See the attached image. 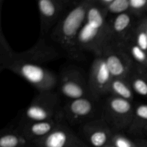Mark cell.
<instances>
[{"instance_id": "6da1fadb", "label": "cell", "mask_w": 147, "mask_h": 147, "mask_svg": "<svg viewBox=\"0 0 147 147\" xmlns=\"http://www.w3.org/2000/svg\"><path fill=\"white\" fill-rule=\"evenodd\" d=\"M107 11L95 2L89 9L86 22L79 32L77 48L100 56L106 46L110 42V28Z\"/></svg>"}, {"instance_id": "7a4b0ae2", "label": "cell", "mask_w": 147, "mask_h": 147, "mask_svg": "<svg viewBox=\"0 0 147 147\" xmlns=\"http://www.w3.org/2000/svg\"><path fill=\"white\" fill-rule=\"evenodd\" d=\"M95 0H84L75 4L53 29L51 37L68 54L78 53L77 39L83 27L89 9Z\"/></svg>"}, {"instance_id": "3957f363", "label": "cell", "mask_w": 147, "mask_h": 147, "mask_svg": "<svg viewBox=\"0 0 147 147\" xmlns=\"http://www.w3.org/2000/svg\"><path fill=\"white\" fill-rule=\"evenodd\" d=\"M59 54L43 37L34 46L22 53H16L7 41L3 32H0V69L3 70L11 62L21 61L42 65L58 58Z\"/></svg>"}, {"instance_id": "277c9868", "label": "cell", "mask_w": 147, "mask_h": 147, "mask_svg": "<svg viewBox=\"0 0 147 147\" xmlns=\"http://www.w3.org/2000/svg\"><path fill=\"white\" fill-rule=\"evenodd\" d=\"M4 70H9L25 80L39 92L53 90L57 84L55 74L42 65L27 62H11Z\"/></svg>"}, {"instance_id": "5b68a950", "label": "cell", "mask_w": 147, "mask_h": 147, "mask_svg": "<svg viewBox=\"0 0 147 147\" xmlns=\"http://www.w3.org/2000/svg\"><path fill=\"white\" fill-rule=\"evenodd\" d=\"M60 99L53 90L39 92L24 110V121H40L63 117L60 111Z\"/></svg>"}, {"instance_id": "8992f818", "label": "cell", "mask_w": 147, "mask_h": 147, "mask_svg": "<svg viewBox=\"0 0 147 147\" xmlns=\"http://www.w3.org/2000/svg\"><path fill=\"white\" fill-rule=\"evenodd\" d=\"M134 111L133 102L109 95L103 106V118L115 132L127 131Z\"/></svg>"}, {"instance_id": "52a82bcc", "label": "cell", "mask_w": 147, "mask_h": 147, "mask_svg": "<svg viewBox=\"0 0 147 147\" xmlns=\"http://www.w3.org/2000/svg\"><path fill=\"white\" fill-rule=\"evenodd\" d=\"M75 2L68 0H39L37 1L40 17V37L49 32L67 12Z\"/></svg>"}, {"instance_id": "ba28073f", "label": "cell", "mask_w": 147, "mask_h": 147, "mask_svg": "<svg viewBox=\"0 0 147 147\" xmlns=\"http://www.w3.org/2000/svg\"><path fill=\"white\" fill-rule=\"evenodd\" d=\"M100 56L106 61L113 78H127L135 68L122 44L109 42Z\"/></svg>"}, {"instance_id": "9c48e42d", "label": "cell", "mask_w": 147, "mask_h": 147, "mask_svg": "<svg viewBox=\"0 0 147 147\" xmlns=\"http://www.w3.org/2000/svg\"><path fill=\"white\" fill-rule=\"evenodd\" d=\"M98 100L90 96L69 100L62 109L63 118L72 125L86 123L94 116Z\"/></svg>"}, {"instance_id": "30bf717a", "label": "cell", "mask_w": 147, "mask_h": 147, "mask_svg": "<svg viewBox=\"0 0 147 147\" xmlns=\"http://www.w3.org/2000/svg\"><path fill=\"white\" fill-rule=\"evenodd\" d=\"M113 76L102 56H96L89 72L88 86L90 96L99 100L109 94V88Z\"/></svg>"}, {"instance_id": "8fae6325", "label": "cell", "mask_w": 147, "mask_h": 147, "mask_svg": "<svg viewBox=\"0 0 147 147\" xmlns=\"http://www.w3.org/2000/svg\"><path fill=\"white\" fill-rule=\"evenodd\" d=\"M59 88L61 94L69 100L90 96L88 80L76 68L69 67L63 71L59 80Z\"/></svg>"}, {"instance_id": "7c38bea8", "label": "cell", "mask_w": 147, "mask_h": 147, "mask_svg": "<svg viewBox=\"0 0 147 147\" xmlns=\"http://www.w3.org/2000/svg\"><path fill=\"white\" fill-rule=\"evenodd\" d=\"M33 144L39 147H90L63 121L48 136Z\"/></svg>"}, {"instance_id": "4fadbf2b", "label": "cell", "mask_w": 147, "mask_h": 147, "mask_svg": "<svg viewBox=\"0 0 147 147\" xmlns=\"http://www.w3.org/2000/svg\"><path fill=\"white\" fill-rule=\"evenodd\" d=\"M114 132L103 117L92 119L82 127L86 143L90 147H105L109 145Z\"/></svg>"}, {"instance_id": "5bb4252c", "label": "cell", "mask_w": 147, "mask_h": 147, "mask_svg": "<svg viewBox=\"0 0 147 147\" xmlns=\"http://www.w3.org/2000/svg\"><path fill=\"white\" fill-rule=\"evenodd\" d=\"M130 12L114 16L109 21L110 42L123 44L132 36L137 21Z\"/></svg>"}, {"instance_id": "9a60e30c", "label": "cell", "mask_w": 147, "mask_h": 147, "mask_svg": "<svg viewBox=\"0 0 147 147\" xmlns=\"http://www.w3.org/2000/svg\"><path fill=\"white\" fill-rule=\"evenodd\" d=\"M63 121V117H58L47 121L26 122L19 126L18 129L30 142L33 143L48 136Z\"/></svg>"}, {"instance_id": "2e32d148", "label": "cell", "mask_w": 147, "mask_h": 147, "mask_svg": "<svg viewBox=\"0 0 147 147\" xmlns=\"http://www.w3.org/2000/svg\"><path fill=\"white\" fill-rule=\"evenodd\" d=\"M147 126V104L138 103L134 105L132 121L126 131L133 136H139L145 132Z\"/></svg>"}, {"instance_id": "e0dca14e", "label": "cell", "mask_w": 147, "mask_h": 147, "mask_svg": "<svg viewBox=\"0 0 147 147\" xmlns=\"http://www.w3.org/2000/svg\"><path fill=\"white\" fill-rule=\"evenodd\" d=\"M125 51L134 65L135 68L147 70V53L131 39L122 44Z\"/></svg>"}, {"instance_id": "ac0fdd59", "label": "cell", "mask_w": 147, "mask_h": 147, "mask_svg": "<svg viewBox=\"0 0 147 147\" xmlns=\"http://www.w3.org/2000/svg\"><path fill=\"white\" fill-rule=\"evenodd\" d=\"M109 95L133 102L135 93L128 78H113L111 83Z\"/></svg>"}, {"instance_id": "d6986e66", "label": "cell", "mask_w": 147, "mask_h": 147, "mask_svg": "<svg viewBox=\"0 0 147 147\" xmlns=\"http://www.w3.org/2000/svg\"><path fill=\"white\" fill-rule=\"evenodd\" d=\"M127 78L134 93L147 98V70L134 68Z\"/></svg>"}, {"instance_id": "ffe728a7", "label": "cell", "mask_w": 147, "mask_h": 147, "mask_svg": "<svg viewBox=\"0 0 147 147\" xmlns=\"http://www.w3.org/2000/svg\"><path fill=\"white\" fill-rule=\"evenodd\" d=\"M29 142L19 129L6 131L0 136V147H27Z\"/></svg>"}, {"instance_id": "44dd1931", "label": "cell", "mask_w": 147, "mask_h": 147, "mask_svg": "<svg viewBox=\"0 0 147 147\" xmlns=\"http://www.w3.org/2000/svg\"><path fill=\"white\" fill-rule=\"evenodd\" d=\"M131 39L147 53V33L143 19L137 21Z\"/></svg>"}, {"instance_id": "7402d4cb", "label": "cell", "mask_w": 147, "mask_h": 147, "mask_svg": "<svg viewBox=\"0 0 147 147\" xmlns=\"http://www.w3.org/2000/svg\"><path fill=\"white\" fill-rule=\"evenodd\" d=\"M129 11L138 20L146 17L147 0H129Z\"/></svg>"}, {"instance_id": "603a6c76", "label": "cell", "mask_w": 147, "mask_h": 147, "mask_svg": "<svg viewBox=\"0 0 147 147\" xmlns=\"http://www.w3.org/2000/svg\"><path fill=\"white\" fill-rule=\"evenodd\" d=\"M110 144L115 147H139L134 140L128 137L122 131L114 132Z\"/></svg>"}, {"instance_id": "cb8c5ba5", "label": "cell", "mask_w": 147, "mask_h": 147, "mask_svg": "<svg viewBox=\"0 0 147 147\" xmlns=\"http://www.w3.org/2000/svg\"><path fill=\"white\" fill-rule=\"evenodd\" d=\"M108 14L116 16L129 12V0H112V2L106 9Z\"/></svg>"}, {"instance_id": "d4e9b609", "label": "cell", "mask_w": 147, "mask_h": 147, "mask_svg": "<svg viewBox=\"0 0 147 147\" xmlns=\"http://www.w3.org/2000/svg\"><path fill=\"white\" fill-rule=\"evenodd\" d=\"M134 141L139 147H147V139L136 138L134 139Z\"/></svg>"}, {"instance_id": "484cf974", "label": "cell", "mask_w": 147, "mask_h": 147, "mask_svg": "<svg viewBox=\"0 0 147 147\" xmlns=\"http://www.w3.org/2000/svg\"><path fill=\"white\" fill-rule=\"evenodd\" d=\"M143 20H144V22L145 28H146V33H147V17H144V18H143Z\"/></svg>"}, {"instance_id": "4316f807", "label": "cell", "mask_w": 147, "mask_h": 147, "mask_svg": "<svg viewBox=\"0 0 147 147\" xmlns=\"http://www.w3.org/2000/svg\"><path fill=\"white\" fill-rule=\"evenodd\" d=\"M105 147H115V146H113V145L112 144H109V145H107V146H106Z\"/></svg>"}, {"instance_id": "83f0119b", "label": "cell", "mask_w": 147, "mask_h": 147, "mask_svg": "<svg viewBox=\"0 0 147 147\" xmlns=\"http://www.w3.org/2000/svg\"><path fill=\"white\" fill-rule=\"evenodd\" d=\"M145 132H146V133L147 134V126L146 128H145Z\"/></svg>"}, {"instance_id": "f1b7e54d", "label": "cell", "mask_w": 147, "mask_h": 147, "mask_svg": "<svg viewBox=\"0 0 147 147\" xmlns=\"http://www.w3.org/2000/svg\"><path fill=\"white\" fill-rule=\"evenodd\" d=\"M36 147H39V146H36Z\"/></svg>"}, {"instance_id": "f546056e", "label": "cell", "mask_w": 147, "mask_h": 147, "mask_svg": "<svg viewBox=\"0 0 147 147\" xmlns=\"http://www.w3.org/2000/svg\"></svg>"}]
</instances>
